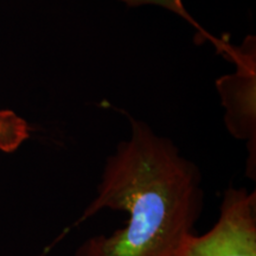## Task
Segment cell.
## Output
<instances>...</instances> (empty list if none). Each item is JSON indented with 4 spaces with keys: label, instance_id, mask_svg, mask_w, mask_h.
I'll list each match as a JSON object with an SVG mask.
<instances>
[{
    "label": "cell",
    "instance_id": "3957f363",
    "mask_svg": "<svg viewBox=\"0 0 256 256\" xmlns=\"http://www.w3.org/2000/svg\"><path fill=\"white\" fill-rule=\"evenodd\" d=\"M234 62L238 63L235 76L217 82L224 104L228 107V124L232 133L240 138H252L255 132V40L248 38L238 48Z\"/></svg>",
    "mask_w": 256,
    "mask_h": 256
},
{
    "label": "cell",
    "instance_id": "5b68a950",
    "mask_svg": "<svg viewBox=\"0 0 256 256\" xmlns=\"http://www.w3.org/2000/svg\"><path fill=\"white\" fill-rule=\"evenodd\" d=\"M124 2H126L130 6H136V5H142V4H156V5L162 6V8H168V10H170V11L179 14L182 18L186 19L188 23H191L194 28H197L198 31L200 32L203 38H206V40H210L212 43H215V46L218 52L224 54L229 50L228 44H224L223 42H220L218 40H216V38L211 37L209 34H206V32L204 31L203 28H202L200 25H198L196 22L194 20V19H192L190 14H188L186 10H185L183 4H182L180 0H124Z\"/></svg>",
    "mask_w": 256,
    "mask_h": 256
},
{
    "label": "cell",
    "instance_id": "6da1fadb",
    "mask_svg": "<svg viewBox=\"0 0 256 256\" xmlns=\"http://www.w3.org/2000/svg\"><path fill=\"white\" fill-rule=\"evenodd\" d=\"M196 171L168 140L133 121L106 166L98 196L78 223L104 208L128 212V223L110 236L92 238L78 256H177L194 222Z\"/></svg>",
    "mask_w": 256,
    "mask_h": 256
},
{
    "label": "cell",
    "instance_id": "7a4b0ae2",
    "mask_svg": "<svg viewBox=\"0 0 256 256\" xmlns=\"http://www.w3.org/2000/svg\"><path fill=\"white\" fill-rule=\"evenodd\" d=\"M177 256H256L255 194L229 190L216 226L188 236Z\"/></svg>",
    "mask_w": 256,
    "mask_h": 256
},
{
    "label": "cell",
    "instance_id": "277c9868",
    "mask_svg": "<svg viewBox=\"0 0 256 256\" xmlns=\"http://www.w3.org/2000/svg\"><path fill=\"white\" fill-rule=\"evenodd\" d=\"M26 121L14 112L0 110V151L11 153L28 138Z\"/></svg>",
    "mask_w": 256,
    "mask_h": 256
}]
</instances>
